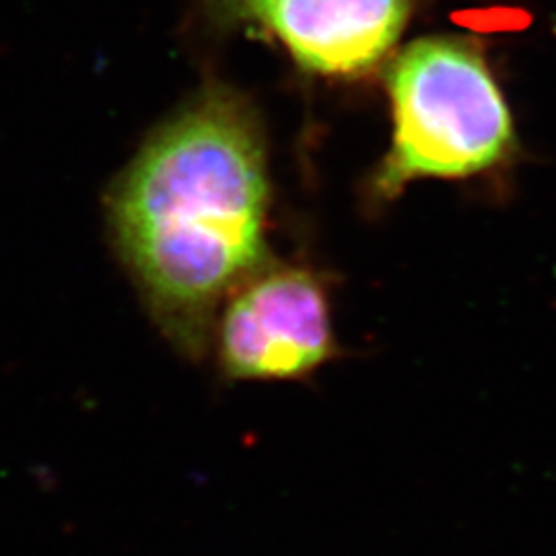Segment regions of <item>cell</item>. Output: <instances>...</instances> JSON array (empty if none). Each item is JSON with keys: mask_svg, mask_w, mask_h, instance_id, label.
<instances>
[{"mask_svg": "<svg viewBox=\"0 0 556 556\" xmlns=\"http://www.w3.org/2000/svg\"><path fill=\"white\" fill-rule=\"evenodd\" d=\"M236 20L275 34L301 66L324 75H361L396 43L408 0H211Z\"/></svg>", "mask_w": 556, "mask_h": 556, "instance_id": "obj_4", "label": "cell"}, {"mask_svg": "<svg viewBox=\"0 0 556 556\" xmlns=\"http://www.w3.org/2000/svg\"><path fill=\"white\" fill-rule=\"evenodd\" d=\"M268 200L258 130L220 91L163 124L112 184L116 258L184 357H206L225 303L270 264Z\"/></svg>", "mask_w": 556, "mask_h": 556, "instance_id": "obj_1", "label": "cell"}, {"mask_svg": "<svg viewBox=\"0 0 556 556\" xmlns=\"http://www.w3.org/2000/svg\"><path fill=\"white\" fill-rule=\"evenodd\" d=\"M394 144L376 178L392 199L413 179L466 178L493 167L514 128L497 83L475 48L452 38L408 46L390 68Z\"/></svg>", "mask_w": 556, "mask_h": 556, "instance_id": "obj_2", "label": "cell"}, {"mask_svg": "<svg viewBox=\"0 0 556 556\" xmlns=\"http://www.w3.org/2000/svg\"><path fill=\"white\" fill-rule=\"evenodd\" d=\"M213 344L229 379L309 376L334 355L321 280L307 268L268 264L225 303Z\"/></svg>", "mask_w": 556, "mask_h": 556, "instance_id": "obj_3", "label": "cell"}]
</instances>
